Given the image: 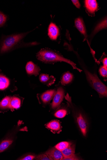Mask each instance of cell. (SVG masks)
Returning <instances> with one entry per match:
<instances>
[{"mask_svg":"<svg viewBox=\"0 0 107 160\" xmlns=\"http://www.w3.org/2000/svg\"><path fill=\"white\" fill-rule=\"evenodd\" d=\"M30 32L3 35L0 42V53L3 54L17 48L27 47L36 45L35 42H25L24 38Z\"/></svg>","mask_w":107,"mask_h":160,"instance_id":"cell-1","label":"cell"},{"mask_svg":"<svg viewBox=\"0 0 107 160\" xmlns=\"http://www.w3.org/2000/svg\"><path fill=\"white\" fill-rule=\"evenodd\" d=\"M37 59L45 63L54 64L58 62H64L70 64L74 69L80 72L83 70L77 68L76 64L71 60L66 59L59 52L48 48L41 49L36 54Z\"/></svg>","mask_w":107,"mask_h":160,"instance_id":"cell-2","label":"cell"},{"mask_svg":"<svg viewBox=\"0 0 107 160\" xmlns=\"http://www.w3.org/2000/svg\"><path fill=\"white\" fill-rule=\"evenodd\" d=\"M68 107L71 109L73 117L83 135L86 137L88 132V124L85 114L79 108L73 104L68 94L65 97Z\"/></svg>","mask_w":107,"mask_h":160,"instance_id":"cell-3","label":"cell"},{"mask_svg":"<svg viewBox=\"0 0 107 160\" xmlns=\"http://www.w3.org/2000/svg\"><path fill=\"white\" fill-rule=\"evenodd\" d=\"M58 87L53 97V102L51 104L52 109L55 110L62 103L65 97V91L63 85L60 82L57 85Z\"/></svg>","mask_w":107,"mask_h":160,"instance_id":"cell-4","label":"cell"},{"mask_svg":"<svg viewBox=\"0 0 107 160\" xmlns=\"http://www.w3.org/2000/svg\"><path fill=\"white\" fill-rule=\"evenodd\" d=\"M25 68L28 74L31 76H37L39 75L40 71L39 67L32 62H28Z\"/></svg>","mask_w":107,"mask_h":160,"instance_id":"cell-5","label":"cell"},{"mask_svg":"<svg viewBox=\"0 0 107 160\" xmlns=\"http://www.w3.org/2000/svg\"><path fill=\"white\" fill-rule=\"evenodd\" d=\"M56 91L55 90H48L40 95V98L42 103L45 105L50 103L54 97Z\"/></svg>","mask_w":107,"mask_h":160,"instance_id":"cell-6","label":"cell"},{"mask_svg":"<svg viewBox=\"0 0 107 160\" xmlns=\"http://www.w3.org/2000/svg\"><path fill=\"white\" fill-rule=\"evenodd\" d=\"M46 155L50 160H62L63 156L62 152L58 150L55 148L49 150L45 152Z\"/></svg>","mask_w":107,"mask_h":160,"instance_id":"cell-7","label":"cell"},{"mask_svg":"<svg viewBox=\"0 0 107 160\" xmlns=\"http://www.w3.org/2000/svg\"><path fill=\"white\" fill-rule=\"evenodd\" d=\"M59 35V30L57 26L54 23L51 22L48 28V35L52 40H56Z\"/></svg>","mask_w":107,"mask_h":160,"instance_id":"cell-8","label":"cell"},{"mask_svg":"<svg viewBox=\"0 0 107 160\" xmlns=\"http://www.w3.org/2000/svg\"><path fill=\"white\" fill-rule=\"evenodd\" d=\"M39 80L42 83L50 87L54 83L56 78L52 76L42 74L40 76Z\"/></svg>","mask_w":107,"mask_h":160,"instance_id":"cell-9","label":"cell"},{"mask_svg":"<svg viewBox=\"0 0 107 160\" xmlns=\"http://www.w3.org/2000/svg\"><path fill=\"white\" fill-rule=\"evenodd\" d=\"M74 79L73 75L69 72H64L61 78V83L64 86H67L71 84Z\"/></svg>","mask_w":107,"mask_h":160,"instance_id":"cell-10","label":"cell"},{"mask_svg":"<svg viewBox=\"0 0 107 160\" xmlns=\"http://www.w3.org/2000/svg\"><path fill=\"white\" fill-rule=\"evenodd\" d=\"M85 3L87 10L90 13H94L98 9V4L95 0H87L85 1Z\"/></svg>","mask_w":107,"mask_h":160,"instance_id":"cell-11","label":"cell"},{"mask_svg":"<svg viewBox=\"0 0 107 160\" xmlns=\"http://www.w3.org/2000/svg\"><path fill=\"white\" fill-rule=\"evenodd\" d=\"M10 83L9 79L0 72V90H3L7 88Z\"/></svg>","mask_w":107,"mask_h":160,"instance_id":"cell-12","label":"cell"},{"mask_svg":"<svg viewBox=\"0 0 107 160\" xmlns=\"http://www.w3.org/2000/svg\"><path fill=\"white\" fill-rule=\"evenodd\" d=\"M21 105V100L19 97L13 96L11 97L9 108L13 110L19 108Z\"/></svg>","mask_w":107,"mask_h":160,"instance_id":"cell-13","label":"cell"},{"mask_svg":"<svg viewBox=\"0 0 107 160\" xmlns=\"http://www.w3.org/2000/svg\"><path fill=\"white\" fill-rule=\"evenodd\" d=\"M46 127L52 132H58L61 129V126L59 122L57 120L51 121L48 123Z\"/></svg>","mask_w":107,"mask_h":160,"instance_id":"cell-14","label":"cell"},{"mask_svg":"<svg viewBox=\"0 0 107 160\" xmlns=\"http://www.w3.org/2000/svg\"><path fill=\"white\" fill-rule=\"evenodd\" d=\"M75 145L72 143L69 146L62 151L63 158H67L75 154Z\"/></svg>","mask_w":107,"mask_h":160,"instance_id":"cell-15","label":"cell"},{"mask_svg":"<svg viewBox=\"0 0 107 160\" xmlns=\"http://www.w3.org/2000/svg\"><path fill=\"white\" fill-rule=\"evenodd\" d=\"M75 23V26L78 30L82 34L86 36V29L83 20L80 18H78L76 19Z\"/></svg>","mask_w":107,"mask_h":160,"instance_id":"cell-16","label":"cell"},{"mask_svg":"<svg viewBox=\"0 0 107 160\" xmlns=\"http://www.w3.org/2000/svg\"><path fill=\"white\" fill-rule=\"evenodd\" d=\"M68 110L65 107L60 108L55 113L54 115L56 117L59 118H62L65 117L67 114Z\"/></svg>","mask_w":107,"mask_h":160,"instance_id":"cell-17","label":"cell"},{"mask_svg":"<svg viewBox=\"0 0 107 160\" xmlns=\"http://www.w3.org/2000/svg\"><path fill=\"white\" fill-rule=\"evenodd\" d=\"M13 141L11 139H6L0 143V153L3 152L7 149L12 144Z\"/></svg>","mask_w":107,"mask_h":160,"instance_id":"cell-18","label":"cell"},{"mask_svg":"<svg viewBox=\"0 0 107 160\" xmlns=\"http://www.w3.org/2000/svg\"><path fill=\"white\" fill-rule=\"evenodd\" d=\"M11 97L7 96L3 99L0 102V109H5L8 108H9Z\"/></svg>","mask_w":107,"mask_h":160,"instance_id":"cell-19","label":"cell"},{"mask_svg":"<svg viewBox=\"0 0 107 160\" xmlns=\"http://www.w3.org/2000/svg\"><path fill=\"white\" fill-rule=\"evenodd\" d=\"M107 20L106 18L101 22H100L95 27L94 32V34L107 27Z\"/></svg>","mask_w":107,"mask_h":160,"instance_id":"cell-20","label":"cell"},{"mask_svg":"<svg viewBox=\"0 0 107 160\" xmlns=\"http://www.w3.org/2000/svg\"><path fill=\"white\" fill-rule=\"evenodd\" d=\"M71 143L67 142H61L56 145L55 148L58 150L62 152L67 148Z\"/></svg>","mask_w":107,"mask_h":160,"instance_id":"cell-21","label":"cell"},{"mask_svg":"<svg viewBox=\"0 0 107 160\" xmlns=\"http://www.w3.org/2000/svg\"><path fill=\"white\" fill-rule=\"evenodd\" d=\"M100 75L104 78V81L107 79V67L102 66L100 67L99 70Z\"/></svg>","mask_w":107,"mask_h":160,"instance_id":"cell-22","label":"cell"},{"mask_svg":"<svg viewBox=\"0 0 107 160\" xmlns=\"http://www.w3.org/2000/svg\"><path fill=\"white\" fill-rule=\"evenodd\" d=\"M8 17L2 12L0 11V28L4 26L8 20Z\"/></svg>","mask_w":107,"mask_h":160,"instance_id":"cell-23","label":"cell"},{"mask_svg":"<svg viewBox=\"0 0 107 160\" xmlns=\"http://www.w3.org/2000/svg\"><path fill=\"white\" fill-rule=\"evenodd\" d=\"M36 160H50V159L48 156L45 154H41L39 155L36 157Z\"/></svg>","mask_w":107,"mask_h":160,"instance_id":"cell-24","label":"cell"},{"mask_svg":"<svg viewBox=\"0 0 107 160\" xmlns=\"http://www.w3.org/2000/svg\"><path fill=\"white\" fill-rule=\"evenodd\" d=\"M62 160H81L80 158H78L75 154L69 157L65 158H63Z\"/></svg>","mask_w":107,"mask_h":160,"instance_id":"cell-25","label":"cell"},{"mask_svg":"<svg viewBox=\"0 0 107 160\" xmlns=\"http://www.w3.org/2000/svg\"><path fill=\"white\" fill-rule=\"evenodd\" d=\"M35 156L32 155H29L21 159L20 160H32L35 158Z\"/></svg>","mask_w":107,"mask_h":160,"instance_id":"cell-26","label":"cell"},{"mask_svg":"<svg viewBox=\"0 0 107 160\" xmlns=\"http://www.w3.org/2000/svg\"><path fill=\"white\" fill-rule=\"evenodd\" d=\"M72 2L74 5L77 8H80L81 7V5L79 1H76V0H72Z\"/></svg>","mask_w":107,"mask_h":160,"instance_id":"cell-27","label":"cell"},{"mask_svg":"<svg viewBox=\"0 0 107 160\" xmlns=\"http://www.w3.org/2000/svg\"><path fill=\"white\" fill-rule=\"evenodd\" d=\"M101 60V61L102 62L103 64V66L107 67V57H105L104 58H103V59H102Z\"/></svg>","mask_w":107,"mask_h":160,"instance_id":"cell-28","label":"cell"}]
</instances>
